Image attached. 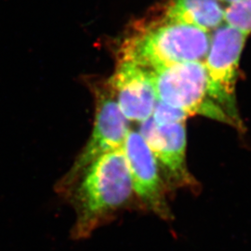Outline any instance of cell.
<instances>
[{
	"instance_id": "cell-7",
	"label": "cell",
	"mask_w": 251,
	"mask_h": 251,
	"mask_svg": "<svg viewBox=\"0 0 251 251\" xmlns=\"http://www.w3.org/2000/svg\"><path fill=\"white\" fill-rule=\"evenodd\" d=\"M139 132L155 156L169 192L177 189L197 192L199 183L186 162L185 122L158 126L151 117L142 122Z\"/></svg>"
},
{
	"instance_id": "cell-11",
	"label": "cell",
	"mask_w": 251,
	"mask_h": 251,
	"mask_svg": "<svg viewBox=\"0 0 251 251\" xmlns=\"http://www.w3.org/2000/svg\"><path fill=\"white\" fill-rule=\"evenodd\" d=\"M187 117H189L188 115L182 110L171 106L158 100L152 111V118L158 126L185 122Z\"/></svg>"
},
{
	"instance_id": "cell-3",
	"label": "cell",
	"mask_w": 251,
	"mask_h": 251,
	"mask_svg": "<svg viewBox=\"0 0 251 251\" xmlns=\"http://www.w3.org/2000/svg\"><path fill=\"white\" fill-rule=\"evenodd\" d=\"M249 35L225 23L211 34L204 61L208 96L221 108L230 125L241 127L235 100V85L243 49Z\"/></svg>"
},
{
	"instance_id": "cell-4",
	"label": "cell",
	"mask_w": 251,
	"mask_h": 251,
	"mask_svg": "<svg viewBox=\"0 0 251 251\" xmlns=\"http://www.w3.org/2000/svg\"><path fill=\"white\" fill-rule=\"evenodd\" d=\"M148 71L158 100L182 110L189 117L201 115L230 124L224 111L208 96L204 62L178 63Z\"/></svg>"
},
{
	"instance_id": "cell-10",
	"label": "cell",
	"mask_w": 251,
	"mask_h": 251,
	"mask_svg": "<svg viewBox=\"0 0 251 251\" xmlns=\"http://www.w3.org/2000/svg\"><path fill=\"white\" fill-rule=\"evenodd\" d=\"M225 23L250 35L251 33V0H238L225 9Z\"/></svg>"
},
{
	"instance_id": "cell-2",
	"label": "cell",
	"mask_w": 251,
	"mask_h": 251,
	"mask_svg": "<svg viewBox=\"0 0 251 251\" xmlns=\"http://www.w3.org/2000/svg\"><path fill=\"white\" fill-rule=\"evenodd\" d=\"M211 35L198 27L160 20L128 36L119 60L153 70L174 64L204 62Z\"/></svg>"
},
{
	"instance_id": "cell-5",
	"label": "cell",
	"mask_w": 251,
	"mask_h": 251,
	"mask_svg": "<svg viewBox=\"0 0 251 251\" xmlns=\"http://www.w3.org/2000/svg\"><path fill=\"white\" fill-rule=\"evenodd\" d=\"M128 131L127 119L118 107L113 91H99L90 140L70 170L56 184V192L64 196L93 162L107 152L122 148Z\"/></svg>"
},
{
	"instance_id": "cell-6",
	"label": "cell",
	"mask_w": 251,
	"mask_h": 251,
	"mask_svg": "<svg viewBox=\"0 0 251 251\" xmlns=\"http://www.w3.org/2000/svg\"><path fill=\"white\" fill-rule=\"evenodd\" d=\"M136 199L164 221L173 219L170 194L155 156L139 131H128L122 146Z\"/></svg>"
},
{
	"instance_id": "cell-8",
	"label": "cell",
	"mask_w": 251,
	"mask_h": 251,
	"mask_svg": "<svg viewBox=\"0 0 251 251\" xmlns=\"http://www.w3.org/2000/svg\"><path fill=\"white\" fill-rule=\"evenodd\" d=\"M109 84L117 95L118 107L127 120L142 123L152 117L157 98L147 69L119 60Z\"/></svg>"
},
{
	"instance_id": "cell-12",
	"label": "cell",
	"mask_w": 251,
	"mask_h": 251,
	"mask_svg": "<svg viewBox=\"0 0 251 251\" xmlns=\"http://www.w3.org/2000/svg\"><path fill=\"white\" fill-rule=\"evenodd\" d=\"M219 2L221 1V2H225V3H227L228 5H232L233 3H235V2H237L238 0H218Z\"/></svg>"
},
{
	"instance_id": "cell-9",
	"label": "cell",
	"mask_w": 251,
	"mask_h": 251,
	"mask_svg": "<svg viewBox=\"0 0 251 251\" xmlns=\"http://www.w3.org/2000/svg\"><path fill=\"white\" fill-rule=\"evenodd\" d=\"M161 20L210 32L225 24V9L218 0H170Z\"/></svg>"
},
{
	"instance_id": "cell-1",
	"label": "cell",
	"mask_w": 251,
	"mask_h": 251,
	"mask_svg": "<svg viewBox=\"0 0 251 251\" xmlns=\"http://www.w3.org/2000/svg\"><path fill=\"white\" fill-rule=\"evenodd\" d=\"M64 196L75 210L71 236L75 240L90 237L129 206L135 196L123 149L93 162Z\"/></svg>"
}]
</instances>
